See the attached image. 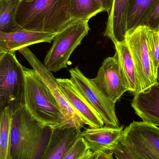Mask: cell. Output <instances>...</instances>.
<instances>
[{
    "label": "cell",
    "instance_id": "obj_13",
    "mask_svg": "<svg viewBox=\"0 0 159 159\" xmlns=\"http://www.w3.org/2000/svg\"><path fill=\"white\" fill-rule=\"evenodd\" d=\"M124 127L114 128L103 126L101 128H86L82 131V137L86 141L89 149L95 154L110 152L120 142Z\"/></svg>",
    "mask_w": 159,
    "mask_h": 159
},
{
    "label": "cell",
    "instance_id": "obj_11",
    "mask_svg": "<svg viewBox=\"0 0 159 159\" xmlns=\"http://www.w3.org/2000/svg\"><path fill=\"white\" fill-rule=\"evenodd\" d=\"M61 89L73 108L80 116L85 125L101 128L104 123L96 110L82 95L71 79L57 78Z\"/></svg>",
    "mask_w": 159,
    "mask_h": 159
},
{
    "label": "cell",
    "instance_id": "obj_14",
    "mask_svg": "<svg viewBox=\"0 0 159 159\" xmlns=\"http://www.w3.org/2000/svg\"><path fill=\"white\" fill-rule=\"evenodd\" d=\"M132 107L144 122L159 126V83L134 95Z\"/></svg>",
    "mask_w": 159,
    "mask_h": 159
},
{
    "label": "cell",
    "instance_id": "obj_10",
    "mask_svg": "<svg viewBox=\"0 0 159 159\" xmlns=\"http://www.w3.org/2000/svg\"><path fill=\"white\" fill-rule=\"evenodd\" d=\"M94 86L114 103L121 98L129 86L119 65L117 54L106 58L98 71L96 77L90 79Z\"/></svg>",
    "mask_w": 159,
    "mask_h": 159
},
{
    "label": "cell",
    "instance_id": "obj_9",
    "mask_svg": "<svg viewBox=\"0 0 159 159\" xmlns=\"http://www.w3.org/2000/svg\"><path fill=\"white\" fill-rule=\"evenodd\" d=\"M19 51L36 71L39 78L47 86L68 123L81 129L84 128L85 125L83 120L66 99L52 72L45 67L44 63L28 47L21 48Z\"/></svg>",
    "mask_w": 159,
    "mask_h": 159
},
{
    "label": "cell",
    "instance_id": "obj_4",
    "mask_svg": "<svg viewBox=\"0 0 159 159\" xmlns=\"http://www.w3.org/2000/svg\"><path fill=\"white\" fill-rule=\"evenodd\" d=\"M24 67L16 52L0 51V110L9 107L13 112L24 106Z\"/></svg>",
    "mask_w": 159,
    "mask_h": 159
},
{
    "label": "cell",
    "instance_id": "obj_15",
    "mask_svg": "<svg viewBox=\"0 0 159 159\" xmlns=\"http://www.w3.org/2000/svg\"><path fill=\"white\" fill-rule=\"evenodd\" d=\"M57 34L21 30L13 32H0V51L16 52L35 44L51 43Z\"/></svg>",
    "mask_w": 159,
    "mask_h": 159
},
{
    "label": "cell",
    "instance_id": "obj_5",
    "mask_svg": "<svg viewBox=\"0 0 159 159\" xmlns=\"http://www.w3.org/2000/svg\"><path fill=\"white\" fill-rule=\"evenodd\" d=\"M88 22L87 20H72L56 34L44 60L48 70L57 72L68 68L71 55L90 30Z\"/></svg>",
    "mask_w": 159,
    "mask_h": 159
},
{
    "label": "cell",
    "instance_id": "obj_1",
    "mask_svg": "<svg viewBox=\"0 0 159 159\" xmlns=\"http://www.w3.org/2000/svg\"><path fill=\"white\" fill-rule=\"evenodd\" d=\"M71 0L21 1L16 16L23 30L57 34L72 21Z\"/></svg>",
    "mask_w": 159,
    "mask_h": 159
},
{
    "label": "cell",
    "instance_id": "obj_21",
    "mask_svg": "<svg viewBox=\"0 0 159 159\" xmlns=\"http://www.w3.org/2000/svg\"><path fill=\"white\" fill-rule=\"evenodd\" d=\"M104 9L95 0H71V17L72 20H89Z\"/></svg>",
    "mask_w": 159,
    "mask_h": 159
},
{
    "label": "cell",
    "instance_id": "obj_28",
    "mask_svg": "<svg viewBox=\"0 0 159 159\" xmlns=\"http://www.w3.org/2000/svg\"><path fill=\"white\" fill-rule=\"evenodd\" d=\"M95 154L91 150H89L85 156H83L80 159H95Z\"/></svg>",
    "mask_w": 159,
    "mask_h": 159
},
{
    "label": "cell",
    "instance_id": "obj_3",
    "mask_svg": "<svg viewBox=\"0 0 159 159\" xmlns=\"http://www.w3.org/2000/svg\"><path fill=\"white\" fill-rule=\"evenodd\" d=\"M24 106L32 116L41 125L52 129L74 126L68 123L51 92L36 71L24 67Z\"/></svg>",
    "mask_w": 159,
    "mask_h": 159
},
{
    "label": "cell",
    "instance_id": "obj_19",
    "mask_svg": "<svg viewBox=\"0 0 159 159\" xmlns=\"http://www.w3.org/2000/svg\"><path fill=\"white\" fill-rule=\"evenodd\" d=\"M20 0H0V32L8 33L23 30L16 22Z\"/></svg>",
    "mask_w": 159,
    "mask_h": 159
},
{
    "label": "cell",
    "instance_id": "obj_25",
    "mask_svg": "<svg viewBox=\"0 0 159 159\" xmlns=\"http://www.w3.org/2000/svg\"><path fill=\"white\" fill-rule=\"evenodd\" d=\"M110 152L113 153L115 158L119 159H134L124 149L120 142L116 145Z\"/></svg>",
    "mask_w": 159,
    "mask_h": 159
},
{
    "label": "cell",
    "instance_id": "obj_7",
    "mask_svg": "<svg viewBox=\"0 0 159 159\" xmlns=\"http://www.w3.org/2000/svg\"><path fill=\"white\" fill-rule=\"evenodd\" d=\"M71 80L82 95L94 108L105 125L118 128L119 122L116 115L115 104L105 97L85 76L78 66L69 70Z\"/></svg>",
    "mask_w": 159,
    "mask_h": 159
},
{
    "label": "cell",
    "instance_id": "obj_30",
    "mask_svg": "<svg viewBox=\"0 0 159 159\" xmlns=\"http://www.w3.org/2000/svg\"><path fill=\"white\" fill-rule=\"evenodd\" d=\"M21 1H30V0H20Z\"/></svg>",
    "mask_w": 159,
    "mask_h": 159
},
{
    "label": "cell",
    "instance_id": "obj_17",
    "mask_svg": "<svg viewBox=\"0 0 159 159\" xmlns=\"http://www.w3.org/2000/svg\"><path fill=\"white\" fill-rule=\"evenodd\" d=\"M121 70L125 76L129 92L135 95L143 91L136 68L126 41L115 45Z\"/></svg>",
    "mask_w": 159,
    "mask_h": 159
},
{
    "label": "cell",
    "instance_id": "obj_2",
    "mask_svg": "<svg viewBox=\"0 0 159 159\" xmlns=\"http://www.w3.org/2000/svg\"><path fill=\"white\" fill-rule=\"evenodd\" d=\"M51 131L35 119L24 106L13 112L11 159H41Z\"/></svg>",
    "mask_w": 159,
    "mask_h": 159
},
{
    "label": "cell",
    "instance_id": "obj_8",
    "mask_svg": "<svg viewBox=\"0 0 159 159\" xmlns=\"http://www.w3.org/2000/svg\"><path fill=\"white\" fill-rule=\"evenodd\" d=\"M147 28L140 26L127 34L126 43L129 48L143 91L157 82L149 56Z\"/></svg>",
    "mask_w": 159,
    "mask_h": 159
},
{
    "label": "cell",
    "instance_id": "obj_20",
    "mask_svg": "<svg viewBox=\"0 0 159 159\" xmlns=\"http://www.w3.org/2000/svg\"><path fill=\"white\" fill-rule=\"evenodd\" d=\"M0 159H11V131L13 111L9 107L0 110Z\"/></svg>",
    "mask_w": 159,
    "mask_h": 159
},
{
    "label": "cell",
    "instance_id": "obj_29",
    "mask_svg": "<svg viewBox=\"0 0 159 159\" xmlns=\"http://www.w3.org/2000/svg\"><path fill=\"white\" fill-rule=\"evenodd\" d=\"M157 80L158 82L159 83V63L157 71Z\"/></svg>",
    "mask_w": 159,
    "mask_h": 159
},
{
    "label": "cell",
    "instance_id": "obj_23",
    "mask_svg": "<svg viewBox=\"0 0 159 159\" xmlns=\"http://www.w3.org/2000/svg\"><path fill=\"white\" fill-rule=\"evenodd\" d=\"M89 150L86 141L81 136L66 153L63 159H80Z\"/></svg>",
    "mask_w": 159,
    "mask_h": 159
},
{
    "label": "cell",
    "instance_id": "obj_22",
    "mask_svg": "<svg viewBox=\"0 0 159 159\" xmlns=\"http://www.w3.org/2000/svg\"><path fill=\"white\" fill-rule=\"evenodd\" d=\"M147 34L149 56L157 76L159 63V31L153 30L147 28Z\"/></svg>",
    "mask_w": 159,
    "mask_h": 159
},
{
    "label": "cell",
    "instance_id": "obj_26",
    "mask_svg": "<svg viewBox=\"0 0 159 159\" xmlns=\"http://www.w3.org/2000/svg\"><path fill=\"white\" fill-rule=\"evenodd\" d=\"M95 1L104 9L105 12H107L108 15L110 14L113 8L114 0H95Z\"/></svg>",
    "mask_w": 159,
    "mask_h": 159
},
{
    "label": "cell",
    "instance_id": "obj_32",
    "mask_svg": "<svg viewBox=\"0 0 159 159\" xmlns=\"http://www.w3.org/2000/svg\"></svg>",
    "mask_w": 159,
    "mask_h": 159
},
{
    "label": "cell",
    "instance_id": "obj_31",
    "mask_svg": "<svg viewBox=\"0 0 159 159\" xmlns=\"http://www.w3.org/2000/svg\"><path fill=\"white\" fill-rule=\"evenodd\" d=\"M116 159H119L118 158H116Z\"/></svg>",
    "mask_w": 159,
    "mask_h": 159
},
{
    "label": "cell",
    "instance_id": "obj_18",
    "mask_svg": "<svg viewBox=\"0 0 159 159\" xmlns=\"http://www.w3.org/2000/svg\"><path fill=\"white\" fill-rule=\"evenodd\" d=\"M159 0H130L127 18V33L140 26Z\"/></svg>",
    "mask_w": 159,
    "mask_h": 159
},
{
    "label": "cell",
    "instance_id": "obj_16",
    "mask_svg": "<svg viewBox=\"0 0 159 159\" xmlns=\"http://www.w3.org/2000/svg\"><path fill=\"white\" fill-rule=\"evenodd\" d=\"M130 1L114 0L113 8L108 15L104 36L111 39L115 45L126 40Z\"/></svg>",
    "mask_w": 159,
    "mask_h": 159
},
{
    "label": "cell",
    "instance_id": "obj_27",
    "mask_svg": "<svg viewBox=\"0 0 159 159\" xmlns=\"http://www.w3.org/2000/svg\"><path fill=\"white\" fill-rule=\"evenodd\" d=\"M95 159H115L114 155L111 152H100L95 154Z\"/></svg>",
    "mask_w": 159,
    "mask_h": 159
},
{
    "label": "cell",
    "instance_id": "obj_24",
    "mask_svg": "<svg viewBox=\"0 0 159 159\" xmlns=\"http://www.w3.org/2000/svg\"><path fill=\"white\" fill-rule=\"evenodd\" d=\"M142 26L159 31V0L146 18Z\"/></svg>",
    "mask_w": 159,
    "mask_h": 159
},
{
    "label": "cell",
    "instance_id": "obj_12",
    "mask_svg": "<svg viewBox=\"0 0 159 159\" xmlns=\"http://www.w3.org/2000/svg\"><path fill=\"white\" fill-rule=\"evenodd\" d=\"M81 129L72 125L52 129L41 159H63L77 140L82 136Z\"/></svg>",
    "mask_w": 159,
    "mask_h": 159
},
{
    "label": "cell",
    "instance_id": "obj_6",
    "mask_svg": "<svg viewBox=\"0 0 159 159\" xmlns=\"http://www.w3.org/2000/svg\"><path fill=\"white\" fill-rule=\"evenodd\" d=\"M121 145L134 159H159V128L133 121L123 131Z\"/></svg>",
    "mask_w": 159,
    "mask_h": 159
}]
</instances>
